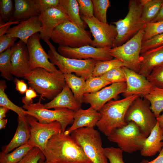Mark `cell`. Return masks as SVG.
<instances>
[{"label": "cell", "mask_w": 163, "mask_h": 163, "mask_svg": "<svg viewBox=\"0 0 163 163\" xmlns=\"http://www.w3.org/2000/svg\"><path fill=\"white\" fill-rule=\"evenodd\" d=\"M11 73L15 76L24 78L30 71L29 52L27 45L20 40L11 47Z\"/></svg>", "instance_id": "cell-18"}, {"label": "cell", "mask_w": 163, "mask_h": 163, "mask_svg": "<svg viewBox=\"0 0 163 163\" xmlns=\"http://www.w3.org/2000/svg\"><path fill=\"white\" fill-rule=\"evenodd\" d=\"M150 103L146 99L138 97L128 107L125 120L127 123H135L147 137L156 125L157 118L150 108Z\"/></svg>", "instance_id": "cell-11"}, {"label": "cell", "mask_w": 163, "mask_h": 163, "mask_svg": "<svg viewBox=\"0 0 163 163\" xmlns=\"http://www.w3.org/2000/svg\"><path fill=\"white\" fill-rule=\"evenodd\" d=\"M26 117L30 127V136L27 142L33 147L38 148L42 152L53 136L62 132L61 125L57 121L43 124L33 116L27 115Z\"/></svg>", "instance_id": "cell-13"}, {"label": "cell", "mask_w": 163, "mask_h": 163, "mask_svg": "<svg viewBox=\"0 0 163 163\" xmlns=\"http://www.w3.org/2000/svg\"><path fill=\"white\" fill-rule=\"evenodd\" d=\"M143 97L149 102L150 109L157 118L163 111V88L153 85Z\"/></svg>", "instance_id": "cell-29"}, {"label": "cell", "mask_w": 163, "mask_h": 163, "mask_svg": "<svg viewBox=\"0 0 163 163\" xmlns=\"http://www.w3.org/2000/svg\"><path fill=\"white\" fill-rule=\"evenodd\" d=\"M146 78L153 85L163 88V64L155 68Z\"/></svg>", "instance_id": "cell-40"}, {"label": "cell", "mask_w": 163, "mask_h": 163, "mask_svg": "<svg viewBox=\"0 0 163 163\" xmlns=\"http://www.w3.org/2000/svg\"><path fill=\"white\" fill-rule=\"evenodd\" d=\"M17 38L7 36L6 34L0 36V53L11 48L15 44Z\"/></svg>", "instance_id": "cell-46"}, {"label": "cell", "mask_w": 163, "mask_h": 163, "mask_svg": "<svg viewBox=\"0 0 163 163\" xmlns=\"http://www.w3.org/2000/svg\"><path fill=\"white\" fill-rule=\"evenodd\" d=\"M88 26L94 37L91 46L96 47H113L117 35L116 26L102 22L94 16L87 18L80 15Z\"/></svg>", "instance_id": "cell-12"}, {"label": "cell", "mask_w": 163, "mask_h": 163, "mask_svg": "<svg viewBox=\"0 0 163 163\" xmlns=\"http://www.w3.org/2000/svg\"><path fill=\"white\" fill-rule=\"evenodd\" d=\"M59 4L65 11L70 21L81 29H85L86 24L81 18L77 0H59Z\"/></svg>", "instance_id": "cell-28"}, {"label": "cell", "mask_w": 163, "mask_h": 163, "mask_svg": "<svg viewBox=\"0 0 163 163\" xmlns=\"http://www.w3.org/2000/svg\"><path fill=\"white\" fill-rule=\"evenodd\" d=\"M40 159L46 160L43 152L38 148L34 147L18 163H38Z\"/></svg>", "instance_id": "cell-42"}, {"label": "cell", "mask_w": 163, "mask_h": 163, "mask_svg": "<svg viewBox=\"0 0 163 163\" xmlns=\"http://www.w3.org/2000/svg\"><path fill=\"white\" fill-rule=\"evenodd\" d=\"M38 17L42 24L40 36L45 42L50 39L52 32L57 26L70 21L65 11L60 4L56 7L50 8L40 13Z\"/></svg>", "instance_id": "cell-17"}, {"label": "cell", "mask_w": 163, "mask_h": 163, "mask_svg": "<svg viewBox=\"0 0 163 163\" xmlns=\"http://www.w3.org/2000/svg\"><path fill=\"white\" fill-rule=\"evenodd\" d=\"M40 38V34L36 33L29 38L26 44L29 56L30 70L41 68L50 72H56L58 69L50 61L48 54L41 46Z\"/></svg>", "instance_id": "cell-15"}, {"label": "cell", "mask_w": 163, "mask_h": 163, "mask_svg": "<svg viewBox=\"0 0 163 163\" xmlns=\"http://www.w3.org/2000/svg\"><path fill=\"white\" fill-rule=\"evenodd\" d=\"M107 137L123 152L131 153L141 149L147 137L135 123L131 121L116 129Z\"/></svg>", "instance_id": "cell-9"}, {"label": "cell", "mask_w": 163, "mask_h": 163, "mask_svg": "<svg viewBox=\"0 0 163 163\" xmlns=\"http://www.w3.org/2000/svg\"><path fill=\"white\" fill-rule=\"evenodd\" d=\"M48 163H92L70 135L53 136L43 152Z\"/></svg>", "instance_id": "cell-1"}, {"label": "cell", "mask_w": 163, "mask_h": 163, "mask_svg": "<svg viewBox=\"0 0 163 163\" xmlns=\"http://www.w3.org/2000/svg\"><path fill=\"white\" fill-rule=\"evenodd\" d=\"M111 84L100 76H92L86 80L84 94L95 93Z\"/></svg>", "instance_id": "cell-36"}, {"label": "cell", "mask_w": 163, "mask_h": 163, "mask_svg": "<svg viewBox=\"0 0 163 163\" xmlns=\"http://www.w3.org/2000/svg\"><path fill=\"white\" fill-rule=\"evenodd\" d=\"M33 147L28 142L7 153H0V163H18Z\"/></svg>", "instance_id": "cell-30"}, {"label": "cell", "mask_w": 163, "mask_h": 163, "mask_svg": "<svg viewBox=\"0 0 163 163\" xmlns=\"http://www.w3.org/2000/svg\"><path fill=\"white\" fill-rule=\"evenodd\" d=\"M145 27L126 43L109 51L110 55L121 61L125 67L138 73Z\"/></svg>", "instance_id": "cell-10"}, {"label": "cell", "mask_w": 163, "mask_h": 163, "mask_svg": "<svg viewBox=\"0 0 163 163\" xmlns=\"http://www.w3.org/2000/svg\"><path fill=\"white\" fill-rule=\"evenodd\" d=\"M163 147V129L157 123L145 140L140 151L141 155L150 157L160 152Z\"/></svg>", "instance_id": "cell-25"}, {"label": "cell", "mask_w": 163, "mask_h": 163, "mask_svg": "<svg viewBox=\"0 0 163 163\" xmlns=\"http://www.w3.org/2000/svg\"><path fill=\"white\" fill-rule=\"evenodd\" d=\"M37 8L40 13L52 8L58 6L59 0H34Z\"/></svg>", "instance_id": "cell-45"}, {"label": "cell", "mask_w": 163, "mask_h": 163, "mask_svg": "<svg viewBox=\"0 0 163 163\" xmlns=\"http://www.w3.org/2000/svg\"><path fill=\"white\" fill-rule=\"evenodd\" d=\"M156 118L159 126L163 129V113Z\"/></svg>", "instance_id": "cell-53"}, {"label": "cell", "mask_w": 163, "mask_h": 163, "mask_svg": "<svg viewBox=\"0 0 163 163\" xmlns=\"http://www.w3.org/2000/svg\"><path fill=\"white\" fill-rule=\"evenodd\" d=\"M42 24L38 16L21 21L9 30L6 35L8 37L19 38L26 44L29 38L34 34L40 33Z\"/></svg>", "instance_id": "cell-20"}, {"label": "cell", "mask_w": 163, "mask_h": 163, "mask_svg": "<svg viewBox=\"0 0 163 163\" xmlns=\"http://www.w3.org/2000/svg\"><path fill=\"white\" fill-rule=\"evenodd\" d=\"M139 163H163V147L158 156L152 161H149L143 160Z\"/></svg>", "instance_id": "cell-50"}, {"label": "cell", "mask_w": 163, "mask_h": 163, "mask_svg": "<svg viewBox=\"0 0 163 163\" xmlns=\"http://www.w3.org/2000/svg\"><path fill=\"white\" fill-rule=\"evenodd\" d=\"M66 84L71 89L76 100L81 104L83 103L86 79L72 74H64Z\"/></svg>", "instance_id": "cell-27"}, {"label": "cell", "mask_w": 163, "mask_h": 163, "mask_svg": "<svg viewBox=\"0 0 163 163\" xmlns=\"http://www.w3.org/2000/svg\"><path fill=\"white\" fill-rule=\"evenodd\" d=\"M18 126L16 132L9 143L3 147L5 153L27 142L30 138V127L26 116H18Z\"/></svg>", "instance_id": "cell-23"}, {"label": "cell", "mask_w": 163, "mask_h": 163, "mask_svg": "<svg viewBox=\"0 0 163 163\" xmlns=\"http://www.w3.org/2000/svg\"><path fill=\"white\" fill-rule=\"evenodd\" d=\"M80 15L87 18L94 16V7L91 0H77Z\"/></svg>", "instance_id": "cell-44"}, {"label": "cell", "mask_w": 163, "mask_h": 163, "mask_svg": "<svg viewBox=\"0 0 163 163\" xmlns=\"http://www.w3.org/2000/svg\"><path fill=\"white\" fill-rule=\"evenodd\" d=\"M7 87L6 82L5 80L0 81V106L5 107L16 113L19 116L24 117L27 116L23 108L19 107L13 103L8 98L5 91Z\"/></svg>", "instance_id": "cell-32"}, {"label": "cell", "mask_w": 163, "mask_h": 163, "mask_svg": "<svg viewBox=\"0 0 163 163\" xmlns=\"http://www.w3.org/2000/svg\"><path fill=\"white\" fill-rule=\"evenodd\" d=\"M14 12L11 20L21 21L38 16L40 13L34 0H14Z\"/></svg>", "instance_id": "cell-26"}, {"label": "cell", "mask_w": 163, "mask_h": 163, "mask_svg": "<svg viewBox=\"0 0 163 163\" xmlns=\"http://www.w3.org/2000/svg\"><path fill=\"white\" fill-rule=\"evenodd\" d=\"M47 109L66 108L76 111L81 108L82 104L75 99L70 88L66 84L62 91L50 102L44 104Z\"/></svg>", "instance_id": "cell-24"}, {"label": "cell", "mask_w": 163, "mask_h": 163, "mask_svg": "<svg viewBox=\"0 0 163 163\" xmlns=\"http://www.w3.org/2000/svg\"><path fill=\"white\" fill-rule=\"evenodd\" d=\"M163 33V20L146 24L144 30L142 41Z\"/></svg>", "instance_id": "cell-37"}, {"label": "cell", "mask_w": 163, "mask_h": 163, "mask_svg": "<svg viewBox=\"0 0 163 163\" xmlns=\"http://www.w3.org/2000/svg\"><path fill=\"white\" fill-rule=\"evenodd\" d=\"M163 45V33L142 41L141 54L149 50Z\"/></svg>", "instance_id": "cell-43"}, {"label": "cell", "mask_w": 163, "mask_h": 163, "mask_svg": "<svg viewBox=\"0 0 163 163\" xmlns=\"http://www.w3.org/2000/svg\"><path fill=\"white\" fill-rule=\"evenodd\" d=\"M22 108L25 109L27 115L33 116L38 121L43 124H49L55 121L59 122L62 126V132L66 130L67 126L72 124L74 121L75 111L67 108H58L54 110L45 108L44 104L39 101L29 105L24 104Z\"/></svg>", "instance_id": "cell-8"}, {"label": "cell", "mask_w": 163, "mask_h": 163, "mask_svg": "<svg viewBox=\"0 0 163 163\" xmlns=\"http://www.w3.org/2000/svg\"><path fill=\"white\" fill-rule=\"evenodd\" d=\"M101 117L100 113L90 107L85 110L81 108L75 111L72 125L64 133L66 135H70L73 132L80 128L94 127Z\"/></svg>", "instance_id": "cell-21"}, {"label": "cell", "mask_w": 163, "mask_h": 163, "mask_svg": "<svg viewBox=\"0 0 163 163\" xmlns=\"http://www.w3.org/2000/svg\"><path fill=\"white\" fill-rule=\"evenodd\" d=\"M126 88V82L112 83L95 93L84 94L83 103L89 104L90 107L98 111L112 99L124 93Z\"/></svg>", "instance_id": "cell-16"}, {"label": "cell", "mask_w": 163, "mask_h": 163, "mask_svg": "<svg viewBox=\"0 0 163 163\" xmlns=\"http://www.w3.org/2000/svg\"><path fill=\"white\" fill-rule=\"evenodd\" d=\"M13 81L15 84L16 90L22 94H25L28 88L24 81L15 78L13 79Z\"/></svg>", "instance_id": "cell-48"}, {"label": "cell", "mask_w": 163, "mask_h": 163, "mask_svg": "<svg viewBox=\"0 0 163 163\" xmlns=\"http://www.w3.org/2000/svg\"><path fill=\"white\" fill-rule=\"evenodd\" d=\"M134 95L118 100H110L98 111L101 117L96 126L105 136H108L117 128L127 124L125 116L129 106L138 97Z\"/></svg>", "instance_id": "cell-3"}, {"label": "cell", "mask_w": 163, "mask_h": 163, "mask_svg": "<svg viewBox=\"0 0 163 163\" xmlns=\"http://www.w3.org/2000/svg\"><path fill=\"white\" fill-rule=\"evenodd\" d=\"M163 64V45L140 54L139 74L146 77L155 68Z\"/></svg>", "instance_id": "cell-22"}, {"label": "cell", "mask_w": 163, "mask_h": 163, "mask_svg": "<svg viewBox=\"0 0 163 163\" xmlns=\"http://www.w3.org/2000/svg\"><path fill=\"white\" fill-rule=\"evenodd\" d=\"M162 20H163V2L158 14L152 22H155Z\"/></svg>", "instance_id": "cell-51"}, {"label": "cell", "mask_w": 163, "mask_h": 163, "mask_svg": "<svg viewBox=\"0 0 163 163\" xmlns=\"http://www.w3.org/2000/svg\"><path fill=\"white\" fill-rule=\"evenodd\" d=\"M35 90L29 87L25 93V96L22 97L21 101L24 105H29L33 103V99L38 96Z\"/></svg>", "instance_id": "cell-47"}, {"label": "cell", "mask_w": 163, "mask_h": 163, "mask_svg": "<svg viewBox=\"0 0 163 163\" xmlns=\"http://www.w3.org/2000/svg\"><path fill=\"white\" fill-rule=\"evenodd\" d=\"M9 110L4 107H0V120L4 119L6 117V114Z\"/></svg>", "instance_id": "cell-52"}, {"label": "cell", "mask_w": 163, "mask_h": 163, "mask_svg": "<svg viewBox=\"0 0 163 163\" xmlns=\"http://www.w3.org/2000/svg\"><path fill=\"white\" fill-rule=\"evenodd\" d=\"M143 4L142 18L146 24L152 22L158 14L163 0H142Z\"/></svg>", "instance_id": "cell-31"}, {"label": "cell", "mask_w": 163, "mask_h": 163, "mask_svg": "<svg viewBox=\"0 0 163 163\" xmlns=\"http://www.w3.org/2000/svg\"><path fill=\"white\" fill-rule=\"evenodd\" d=\"M143 6L142 0H129L126 17L112 23L116 26L117 33L113 48L126 43L145 26L146 24L142 18Z\"/></svg>", "instance_id": "cell-4"}, {"label": "cell", "mask_w": 163, "mask_h": 163, "mask_svg": "<svg viewBox=\"0 0 163 163\" xmlns=\"http://www.w3.org/2000/svg\"><path fill=\"white\" fill-rule=\"evenodd\" d=\"M14 9V5L12 0H0V19L5 22L10 20Z\"/></svg>", "instance_id": "cell-39"}, {"label": "cell", "mask_w": 163, "mask_h": 163, "mask_svg": "<svg viewBox=\"0 0 163 163\" xmlns=\"http://www.w3.org/2000/svg\"><path fill=\"white\" fill-rule=\"evenodd\" d=\"M100 77L111 83L126 82L125 75L122 67L113 69Z\"/></svg>", "instance_id": "cell-38"}, {"label": "cell", "mask_w": 163, "mask_h": 163, "mask_svg": "<svg viewBox=\"0 0 163 163\" xmlns=\"http://www.w3.org/2000/svg\"><path fill=\"white\" fill-rule=\"evenodd\" d=\"M90 33L69 21L55 27L52 33L50 39L59 46L78 48L91 46L93 40Z\"/></svg>", "instance_id": "cell-6"}, {"label": "cell", "mask_w": 163, "mask_h": 163, "mask_svg": "<svg viewBox=\"0 0 163 163\" xmlns=\"http://www.w3.org/2000/svg\"><path fill=\"white\" fill-rule=\"evenodd\" d=\"M111 48L96 47L87 45L78 48L59 46L58 53L68 58L86 60L93 59L97 61H104L113 59L109 53Z\"/></svg>", "instance_id": "cell-14"}, {"label": "cell", "mask_w": 163, "mask_h": 163, "mask_svg": "<svg viewBox=\"0 0 163 163\" xmlns=\"http://www.w3.org/2000/svg\"><path fill=\"white\" fill-rule=\"evenodd\" d=\"M12 51L8 49L0 54V72L1 75L5 79L11 80H13L11 73V57Z\"/></svg>", "instance_id": "cell-34"}, {"label": "cell", "mask_w": 163, "mask_h": 163, "mask_svg": "<svg viewBox=\"0 0 163 163\" xmlns=\"http://www.w3.org/2000/svg\"><path fill=\"white\" fill-rule=\"evenodd\" d=\"M125 73L126 88L123 93L124 97L134 95L143 97L150 91L153 85L146 78L125 66H123Z\"/></svg>", "instance_id": "cell-19"}, {"label": "cell", "mask_w": 163, "mask_h": 163, "mask_svg": "<svg viewBox=\"0 0 163 163\" xmlns=\"http://www.w3.org/2000/svg\"><path fill=\"white\" fill-rule=\"evenodd\" d=\"M45 42L49 50L48 55L50 61L58 68L63 74L74 73L78 77L86 80L92 76L97 61L93 59L81 60L65 57L57 52L49 40Z\"/></svg>", "instance_id": "cell-7"}, {"label": "cell", "mask_w": 163, "mask_h": 163, "mask_svg": "<svg viewBox=\"0 0 163 163\" xmlns=\"http://www.w3.org/2000/svg\"><path fill=\"white\" fill-rule=\"evenodd\" d=\"M24 78L41 97L51 100L62 91L66 84L64 74L59 70L51 73L37 68L25 74Z\"/></svg>", "instance_id": "cell-2"}, {"label": "cell", "mask_w": 163, "mask_h": 163, "mask_svg": "<svg viewBox=\"0 0 163 163\" xmlns=\"http://www.w3.org/2000/svg\"><path fill=\"white\" fill-rule=\"evenodd\" d=\"M19 21H13L11 20L5 22L0 19V36L6 34L10 28V26L13 24H18Z\"/></svg>", "instance_id": "cell-49"}, {"label": "cell", "mask_w": 163, "mask_h": 163, "mask_svg": "<svg viewBox=\"0 0 163 163\" xmlns=\"http://www.w3.org/2000/svg\"><path fill=\"white\" fill-rule=\"evenodd\" d=\"M123 66H125L124 64L116 58L107 61H97L95 64L92 76H100L113 69Z\"/></svg>", "instance_id": "cell-33"}, {"label": "cell", "mask_w": 163, "mask_h": 163, "mask_svg": "<svg viewBox=\"0 0 163 163\" xmlns=\"http://www.w3.org/2000/svg\"><path fill=\"white\" fill-rule=\"evenodd\" d=\"M38 163H48L45 160H43V159L40 160Z\"/></svg>", "instance_id": "cell-55"}, {"label": "cell", "mask_w": 163, "mask_h": 163, "mask_svg": "<svg viewBox=\"0 0 163 163\" xmlns=\"http://www.w3.org/2000/svg\"><path fill=\"white\" fill-rule=\"evenodd\" d=\"M106 155L110 163H125L123 158V151L113 147L104 148Z\"/></svg>", "instance_id": "cell-41"}, {"label": "cell", "mask_w": 163, "mask_h": 163, "mask_svg": "<svg viewBox=\"0 0 163 163\" xmlns=\"http://www.w3.org/2000/svg\"><path fill=\"white\" fill-rule=\"evenodd\" d=\"M7 123V120L5 119H3L0 120V129H1L4 128Z\"/></svg>", "instance_id": "cell-54"}, {"label": "cell", "mask_w": 163, "mask_h": 163, "mask_svg": "<svg viewBox=\"0 0 163 163\" xmlns=\"http://www.w3.org/2000/svg\"><path fill=\"white\" fill-rule=\"evenodd\" d=\"M94 7V17L99 21L107 23V13L110 7L109 0H92Z\"/></svg>", "instance_id": "cell-35"}, {"label": "cell", "mask_w": 163, "mask_h": 163, "mask_svg": "<svg viewBox=\"0 0 163 163\" xmlns=\"http://www.w3.org/2000/svg\"><path fill=\"white\" fill-rule=\"evenodd\" d=\"M70 135L92 163H108L100 134L94 127L79 128Z\"/></svg>", "instance_id": "cell-5"}]
</instances>
